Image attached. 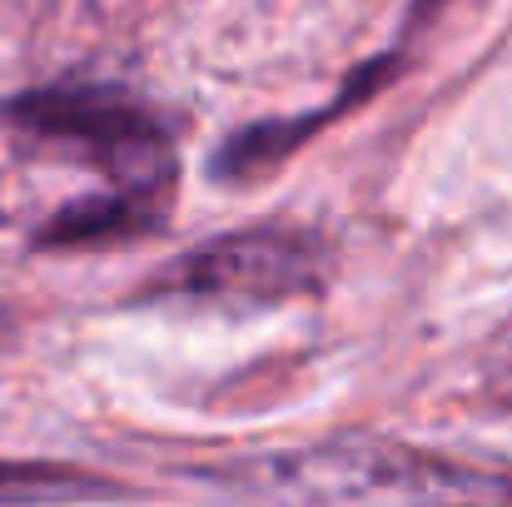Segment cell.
I'll use <instances>...</instances> for the list:
<instances>
[{"label": "cell", "mask_w": 512, "mask_h": 507, "mask_svg": "<svg viewBox=\"0 0 512 507\" xmlns=\"http://www.w3.org/2000/svg\"><path fill=\"white\" fill-rule=\"evenodd\" d=\"M239 493L309 503H438V498H512L508 478L468 473L448 458L398 443H329L284 458H254L229 473Z\"/></svg>", "instance_id": "obj_1"}, {"label": "cell", "mask_w": 512, "mask_h": 507, "mask_svg": "<svg viewBox=\"0 0 512 507\" xmlns=\"http://www.w3.org/2000/svg\"><path fill=\"white\" fill-rule=\"evenodd\" d=\"M0 115L40 145L75 150L110 184V194L150 214L170 194L174 150L165 130L135 100L115 90H35V95L0 105Z\"/></svg>", "instance_id": "obj_2"}, {"label": "cell", "mask_w": 512, "mask_h": 507, "mask_svg": "<svg viewBox=\"0 0 512 507\" xmlns=\"http://www.w3.org/2000/svg\"><path fill=\"white\" fill-rule=\"evenodd\" d=\"M324 279H329V244L319 234L264 224L184 254L165 289L214 304H279L314 294Z\"/></svg>", "instance_id": "obj_3"}, {"label": "cell", "mask_w": 512, "mask_h": 507, "mask_svg": "<svg viewBox=\"0 0 512 507\" xmlns=\"http://www.w3.org/2000/svg\"><path fill=\"white\" fill-rule=\"evenodd\" d=\"M85 493H105V488L80 483V478H60V473L15 468V463L0 468V503H5V498H85Z\"/></svg>", "instance_id": "obj_4"}]
</instances>
